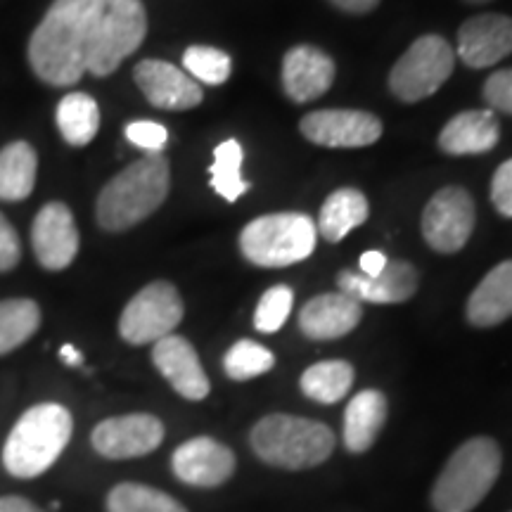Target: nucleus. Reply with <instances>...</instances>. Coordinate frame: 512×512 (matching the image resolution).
Returning <instances> with one entry per match:
<instances>
[{
	"mask_svg": "<svg viewBox=\"0 0 512 512\" xmlns=\"http://www.w3.org/2000/svg\"><path fill=\"white\" fill-rule=\"evenodd\" d=\"M145 34L140 0H55L31 36L29 62L50 86H74L86 72L110 76Z\"/></svg>",
	"mask_w": 512,
	"mask_h": 512,
	"instance_id": "f257e3e1",
	"label": "nucleus"
},
{
	"mask_svg": "<svg viewBox=\"0 0 512 512\" xmlns=\"http://www.w3.org/2000/svg\"><path fill=\"white\" fill-rule=\"evenodd\" d=\"M169 185L171 169L164 155H145L138 162L128 164L100 192L95 207L100 228L121 233L138 226L162 207L169 195Z\"/></svg>",
	"mask_w": 512,
	"mask_h": 512,
	"instance_id": "f03ea898",
	"label": "nucleus"
},
{
	"mask_svg": "<svg viewBox=\"0 0 512 512\" xmlns=\"http://www.w3.org/2000/svg\"><path fill=\"white\" fill-rule=\"evenodd\" d=\"M74 432V418L62 403H38L15 422L3 446V465L12 477L36 479L53 467Z\"/></svg>",
	"mask_w": 512,
	"mask_h": 512,
	"instance_id": "7ed1b4c3",
	"label": "nucleus"
},
{
	"mask_svg": "<svg viewBox=\"0 0 512 512\" xmlns=\"http://www.w3.org/2000/svg\"><path fill=\"white\" fill-rule=\"evenodd\" d=\"M249 444L268 465L304 470L325 463L335 451L337 439L323 422L273 413L256 422L249 434Z\"/></svg>",
	"mask_w": 512,
	"mask_h": 512,
	"instance_id": "20e7f679",
	"label": "nucleus"
},
{
	"mask_svg": "<svg viewBox=\"0 0 512 512\" xmlns=\"http://www.w3.org/2000/svg\"><path fill=\"white\" fill-rule=\"evenodd\" d=\"M501 448L494 439L475 437L453 453L432 489L437 512L475 510L501 475Z\"/></svg>",
	"mask_w": 512,
	"mask_h": 512,
	"instance_id": "39448f33",
	"label": "nucleus"
},
{
	"mask_svg": "<svg viewBox=\"0 0 512 512\" xmlns=\"http://www.w3.org/2000/svg\"><path fill=\"white\" fill-rule=\"evenodd\" d=\"M316 221L297 211L259 216L240 235V252L249 264L285 268L309 259L316 249Z\"/></svg>",
	"mask_w": 512,
	"mask_h": 512,
	"instance_id": "423d86ee",
	"label": "nucleus"
},
{
	"mask_svg": "<svg viewBox=\"0 0 512 512\" xmlns=\"http://www.w3.org/2000/svg\"><path fill=\"white\" fill-rule=\"evenodd\" d=\"M456 67V50L437 34L420 36L399 57L389 74V88L401 102H420L439 91Z\"/></svg>",
	"mask_w": 512,
	"mask_h": 512,
	"instance_id": "0eeeda50",
	"label": "nucleus"
},
{
	"mask_svg": "<svg viewBox=\"0 0 512 512\" xmlns=\"http://www.w3.org/2000/svg\"><path fill=\"white\" fill-rule=\"evenodd\" d=\"M183 299L166 280H157L143 287L126 304L119 318V335L133 347L155 344L169 337L183 320Z\"/></svg>",
	"mask_w": 512,
	"mask_h": 512,
	"instance_id": "6e6552de",
	"label": "nucleus"
},
{
	"mask_svg": "<svg viewBox=\"0 0 512 512\" xmlns=\"http://www.w3.org/2000/svg\"><path fill=\"white\" fill-rule=\"evenodd\" d=\"M475 200L465 188L446 185L422 211V235L434 252H460L475 230Z\"/></svg>",
	"mask_w": 512,
	"mask_h": 512,
	"instance_id": "1a4fd4ad",
	"label": "nucleus"
},
{
	"mask_svg": "<svg viewBox=\"0 0 512 512\" xmlns=\"http://www.w3.org/2000/svg\"><path fill=\"white\" fill-rule=\"evenodd\" d=\"M164 422L150 413H131L107 418L95 425L91 444L107 460L143 458L162 446Z\"/></svg>",
	"mask_w": 512,
	"mask_h": 512,
	"instance_id": "9d476101",
	"label": "nucleus"
},
{
	"mask_svg": "<svg viewBox=\"0 0 512 512\" xmlns=\"http://www.w3.org/2000/svg\"><path fill=\"white\" fill-rule=\"evenodd\" d=\"M306 140L320 147H366L382 136V121L361 110H320L299 124Z\"/></svg>",
	"mask_w": 512,
	"mask_h": 512,
	"instance_id": "9b49d317",
	"label": "nucleus"
},
{
	"mask_svg": "<svg viewBox=\"0 0 512 512\" xmlns=\"http://www.w3.org/2000/svg\"><path fill=\"white\" fill-rule=\"evenodd\" d=\"M171 470L183 484L197 486V489H214L233 477L235 456L221 441L195 437L176 448L171 456Z\"/></svg>",
	"mask_w": 512,
	"mask_h": 512,
	"instance_id": "f8f14e48",
	"label": "nucleus"
},
{
	"mask_svg": "<svg viewBox=\"0 0 512 512\" xmlns=\"http://www.w3.org/2000/svg\"><path fill=\"white\" fill-rule=\"evenodd\" d=\"M31 245L38 264L48 271H62L79 254V230L67 204L50 202L38 211L31 228Z\"/></svg>",
	"mask_w": 512,
	"mask_h": 512,
	"instance_id": "ddd939ff",
	"label": "nucleus"
},
{
	"mask_svg": "<svg viewBox=\"0 0 512 512\" xmlns=\"http://www.w3.org/2000/svg\"><path fill=\"white\" fill-rule=\"evenodd\" d=\"M133 79L159 110H190L204 98L200 83L188 72L162 60H143L133 69Z\"/></svg>",
	"mask_w": 512,
	"mask_h": 512,
	"instance_id": "4468645a",
	"label": "nucleus"
},
{
	"mask_svg": "<svg viewBox=\"0 0 512 512\" xmlns=\"http://www.w3.org/2000/svg\"><path fill=\"white\" fill-rule=\"evenodd\" d=\"M152 363L183 399L202 401L209 396V377L204 373L195 347L185 337L169 335L155 342Z\"/></svg>",
	"mask_w": 512,
	"mask_h": 512,
	"instance_id": "2eb2a0df",
	"label": "nucleus"
},
{
	"mask_svg": "<svg viewBox=\"0 0 512 512\" xmlns=\"http://www.w3.org/2000/svg\"><path fill=\"white\" fill-rule=\"evenodd\" d=\"M512 53V17L477 15L458 31V55L470 69L494 67Z\"/></svg>",
	"mask_w": 512,
	"mask_h": 512,
	"instance_id": "dca6fc26",
	"label": "nucleus"
},
{
	"mask_svg": "<svg viewBox=\"0 0 512 512\" xmlns=\"http://www.w3.org/2000/svg\"><path fill=\"white\" fill-rule=\"evenodd\" d=\"M339 292L349 294L356 302L370 304H401L418 292V271L408 261H389L387 268L375 278L361 273L342 271L337 275Z\"/></svg>",
	"mask_w": 512,
	"mask_h": 512,
	"instance_id": "f3484780",
	"label": "nucleus"
},
{
	"mask_svg": "<svg viewBox=\"0 0 512 512\" xmlns=\"http://www.w3.org/2000/svg\"><path fill=\"white\" fill-rule=\"evenodd\" d=\"M335 81V62L323 50L313 46H297L287 50L283 60V88L287 98L313 102L323 98Z\"/></svg>",
	"mask_w": 512,
	"mask_h": 512,
	"instance_id": "a211bd4d",
	"label": "nucleus"
},
{
	"mask_svg": "<svg viewBox=\"0 0 512 512\" xmlns=\"http://www.w3.org/2000/svg\"><path fill=\"white\" fill-rule=\"evenodd\" d=\"M363 306L344 292L313 297L299 313V328L311 339H337L349 335L361 323Z\"/></svg>",
	"mask_w": 512,
	"mask_h": 512,
	"instance_id": "6ab92c4d",
	"label": "nucleus"
},
{
	"mask_svg": "<svg viewBox=\"0 0 512 512\" xmlns=\"http://www.w3.org/2000/svg\"><path fill=\"white\" fill-rule=\"evenodd\" d=\"M501 140V126L491 110L460 112L439 133V147L446 155H482Z\"/></svg>",
	"mask_w": 512,
	"mask_h": 512,
	"instance_id": "aec40b11",
	"label": "nucleus"
},
{
	"mask_svg": "<svg viewBox=\"0 0 512 512\" xmlns=\"http://www.w3.org/2000/svg\"><path fill=\"white\" fill-rule=\"evenodd\" d=\"M512 316V261L486 273L467 299V320L475 328H494Z\"/></svg>",
	"mask_w": 512,
	"mask_h": 512,
	"instance_id": "412c9836",
	"label": "nucleus"
},
{
	"mask_svg": "<svg viewBox=\"0 0 512 512\" xmlns=\"http://www.w3.org/2000/svg\"><path fill=\"white\" fill-rule=\"evenodd\" d=\"M387 420V399L377 389H366L349 401L344 411V446L351 453H363L375 444Z\"/></svg>",
	"mask_w": 512,
	"mask_h": 512,
	"instance_id": "4be33fe9",
	"label": "nucleus"
},
{
	"mask_svg": "<svg viewBox=\"0 0 512 512\" xmlns=\"http://www.w3.org/2000/svg\"><path fill=\"white\" fill-rule=\"evenodd\" d=\"M370 214L368 200L361 190L342 188L335 190L325 200L320 216L316 221V230L328 242L344 240L351 230L363 226Z\"/></svg>",
	"mask_w": 512,
	"mask_h": 512,
	"instance_id": "5701e85b",
	"label": "nucleus"
},
{
	"mask_svg": "<svg viewBox=\"0 0 512 512\" xmlns=\"http://www.w3.org/2000/svg\"><path fill=\"white\" fill-rule=\"evenodd\" d=\"M36 152L29 143H10L0 150V200H27L36 183Z\"/></svg>",
	"mask_w": 512,
	"mask_h": 512,
	"instance_id": "b1692460",
	"label": "nucleus"
},
{
	"mask_svg": "<svg viewBox=\"0 0 512 512\" xmlns=\"http://www.w3.org/2000/svg\"><path fill=\"white\" fill-rule=\"evenodd\" d=\"M57 128L69 145L83 147L98 136L100 128V107L91 95L69 93L57 105Z\"/></svg>",
	"mask_w": 512,
	"mask_h": 512,
	"instance_id": "393cba45",
	"label": "nucleus"
},
{
	"mask_svg": "<svg viewBox=\"0 0 512 512\" xmlns=\"http://www.w3.org/2000/svg\"><path fill=\"white\" fill-rule=\"evenodd\" d=\"M41 328V309L31 299L0 302V356L27 344Z\"/></svg>",
	"mask_w": 512,
	"mask_h": 512,
	"instance_id": "a878e982",
	"label": "nucleus"
},
{
	"mask_svg": "<svg viewBox=\"0 0 512 512\" xmlns=\"http://www.w3.org/2000/svg\"><path fill=\"white\" fill-rule=\"evenodd\" d=\"M354 384V368L347 361H320L302 375V392L318 403H337Z\"/></svg>",
	"mask_w": 512,
	"mask_h": 512,
	"instance_id": "bb28decb",
	"label": "nucleus"
},
{
	"mask_svg": "<svg viewBox=\"0 0 512 512\" xmlns=\"http://www.w3.org/2000/svg\"><path fill=\"white\" fill-rule=\"evenodd\" d=\"M107 512H188L183 503L145 484L124 482L107 494Z\"/></svg>",
	"mask_w": 512,
	"mask_h": 512,
	"instance_id": "cd10ccee",
	"label": "nucleus"
},
{
	"mask_svg": "<svg viewBox=\"0 0 512 512\" xmlns=\"http://www.w3.org/2000/svg\"><path fill=\"white\" fill-rule=\"evenodd\" d=\"M242 162L245 152L235 138L223 140L214 150V164H211V188H214L226 202L240 200L247 192V181L242 178Z\"/></svg>",
	"mask_w": 512,
	"mask_h": 512,
	"instance_id": "c85d7f7f",
	"label": "nucleus"
},
{
	"mask_svg": "<svg viewBox=\"0 0 512 512\" xmlns=\"http://www.w3.org/2000/svg\"><path fill=\"white\" fill-rule=\"evenodd\" d=\"M275 366L273 351L261 347L259 342H252V339H240L233 347L228 349L226 358H223V370L230 380H252V377H259L268 373Z\"/></svg>",
	"mask_w": 512,
	"mask_h": 512,
	"instance_id": "c756f323",
	"label": "nucleus"
},
{
	"mask_svg": "<svg viewBox=\"0 0 512 512\" xmlns=\"http://www.w3.org/2000/svg\"><path fill=\"white\" fill-rule=\"evenodd\" d=\"M183 67L197 83H207V86H221L233 72L230 57L223 50L209 46H192L185 50Z\"/></svg>",
	"mask_w": 512,
	"mask_h": 512,
	"instance_id": "7c9ffc66",
	"label": "nucleus"
},
{
	"mask_svg": "<svg viewBox=\"0 0 512 512\" xmlns=\"http://www.w3.org/2000/svg\"><path fill=\"white\" fill-rule=\"evenodd\" d=\"M294 304V292L287 285H275L264 292L254 313V325L259 332H278L285 325Z\"/></svg>",
	"mask_w": 512,
	"mask_h": 512,
	"instance_id": "2f4dec72",
	"label": "nucleus"
},
{
	"mask_svg": "<svg viewBox=\"0 0 512 512\" xmlns=\"http://www.w3.org/2000/svg\"><path fill=\"white\" fill-rule=\"evenodd\" d=\"M126 138L145 150V155H162L164 145L169 143V131L157 121H131L126 126Z\"/></svg>",
	"mask_w": 512,
	"mask_h": 512,
	"instance_id": "473e14b6",
	"label": "nucleus"
},
{
	"mask_svg": "<svg viewBox=\"0 0 512 512\" xmlns=\"http://www.w3.org/2000/svg\"><path fill=\"white\" fill-rule=\"evenodd\" d=\"M484 100L491 107V112L512 114V67L494 72L484 83Z\"/></svg>",
	"mask_w": 512,
	"mask_h": 512,
	"instance_id": "72a5a7b5",
	"label": "nucleus"
},
{
	"mask_svg": "<svg viewBox=\"0 0 512 512\" xmlns=\"http://www.w3.org/2000/svg\"><path fill=\"white\" fill-rule=\"evenodd\" d=\"M491 202L498 214L512 219V159L496 169L494 181H491Z\"/></svg>",
	"mask_w": 512,
	"mask_h": 512,
	"instance_id": "f704fd0d",
	"label": "nucleus"
},
{
	"mask_svg": "<svg viewBox=\"0 0 512 512\" xmlns=\"http://www.w3.org/2000/svg\"><path fill=\"white\" fill-rule=\"evenodd\" d=\"M19 256H22V245H19L15 228L0 214V273L12 271L19 264Z\"/></svg>",
	"mask_w": 512,
	"mask_h": 512,
	"instance_id": "c9c22d12",
	"label": "nucleus"
},
{
	"mask_svg": "<svg viewBox=\"0 0 512 512\" xmlns=\"http://www.w3.org/2000/svg\"><path fill=\"white\" fill-rule=\"evenodd\" d=\"M361 275H366V278H375V275H380L384 268H387L389 259L384 256L382 252H377V249H370V252L361 254Z\"/></svg>",
	"mask_w": 512,
	"mask_h": 512,
	"instance_id": "e433bc0d",
	"label": "nucleus"
},
{
	"mask_svg": "<svg viewBox=\"0 0 512 512\" xmlns=\"http://www.w3.org/2000/svg\"><path fill=\"white\" fill-rule=\"evenodd\" d=\"M0 512H46L24 496H0Z\"/></svg>",
	"mask_w": 512,
	"mask_h": 512,
	"instance_id": "4c0bfd02",
	"label": "nucleus"
},
{
	"mask_svg": "<svg viewBox=\"0 0 512 512\" xmlns=\"http://www.w3.org/2000/svg\"><path fill=\"white\" fill-rule=\"evenodd\" d=\"M330 3L339 10L351 12V15H366L380 5V0H330Z\"/></svg>",
	"mask_w": 512,
	"mask_h": 512,
	"instance_id": "58836bf2",
	"label": "nucleus"
},
{
	"mask_svg": "<svg viewBox=\"0 0 512 512\" xmlns=\"http://www.w3.org/2000/svg\"><path fill=\"white\" fill-rule=\"evenodd\" d=\"M60 358L64 363H67V366H72V368L81 366V363H83V354L76 347H72V344H64V347L60 349Z\"/></svg>",
	"mask_w": 512,
	"mask_h": 512,
	"instance_id": "ea45409f",
	"label": "nucleus"
},
{
	"mask_svg": "<svg viewBox=\"0 0 512 512\" xmlns=\"http://www.w3.org/2000/svg\"><path fill=\"white\" fill-rule=\"evenodd\" d=\"M467 3H472V5H482V3H491V0H467Z\"/></svg>",
	"mask_w": 512,
	"mask_h": 512,
	"instance_id": "a19ab883",
	"label": "nucleus"
}]
</instances>
